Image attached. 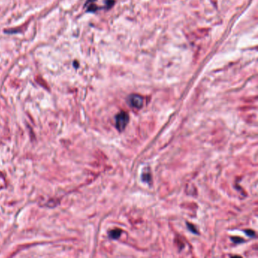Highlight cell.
<instances>
[{
	"label": "cell",
	"instance_id": "2",
	"mask_svg": "<svg viewBox=\"0 0 258 258\" xmlns=\"http://www.w3.org/2000/svg\"><path fill=\"white\" fill-rule=\"evenodd\" d=\"M129 104L134 108H141L143 105L142 97L139 95H132L129 97Z\"/></svg>",
	"mask_w": 258,
	"mask_h": 258
},
{
	"label": "cell",
	"instance_id": "3",
	"mask_svg": "<svg viewBox=\"0 0 258 258\" xmlns=\"http://www.w3.org/2000/svg\"><path fill=\"white\" fill-rule=\"evenodd\" d=\"M121 229H114L109 232V236L113 239H117L121 236Z\"/></svg>",
	"mask_w": 258,
	"mask_h": 258
},
{
	"label": "cell",
	"instance_id": "6",
	"mask_svg": "<svg viewBox=\"0 0 258 258\" xmlns=\"http://www.w3.org/2000/svg\"><path fill=\"white\" fill-rule=\"evenodd\" d=\"M95 0H88V2H94Z\"/></svg>",
	"mask_w": 258,
	"mask_h": 258
},
{
	"label": "cell",
	"instance_id": "5",
	"mask_svg": "<svg viewBox=\"0 0 258 258\" xmlns=\"http://www.w3.org/2000/svg\"><path fill=\"white\" fill-rule=\"evenodd\" d=\"M245 233H246V234L247 235V236H251V237H254V236H255V233H254V231H252V230H246L245 231Z\"/></svg>",
	"mask_w": 258,
	"mask_h": 258
},
{
	"label": "cell",
	"instance_id": "4",
	"mask_svg": "<svg viewBox=\"0 0 258 258\" xmlns=\"http://www.w3.org/2000/svg\"><path fill=\"white\" fill-rule=\"evenodd\" d=\"M142 181H144L145 182L149 183V182H150L151 179L150 172H149V171H148L146 173H145V172H143L142 176Z\"/></svg>",
	"mask_w": 258,
	"mask_h": 258
},
{
	"label": "cell",
	"instance_id": "1",
	"mask_svg": "<svg viewBox=\"0 0 258 258\" xmlns=\"http://www.w3.org/2000/svg\"><path fill=\"white\" fill-rule=\"evenodd\" d=\"M128 123L129 115L126 112H121L116 117V127L120 132H122L123 130L126 128V125H127Z\"/></svg>",
	"mask_w": 258,
	"mask_h": 258
}]
</instances>
